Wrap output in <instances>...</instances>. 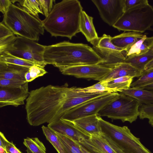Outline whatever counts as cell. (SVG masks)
Here are the masks:
<instances>
[{"label": "cell", "mask_w": 153, "mask_h": 153, "mask_svg": "<svg viewBox=\"0 0 153 153\" xmlns=\"http://www.w3.org/2000/svg\"><path fill=\"white\" fill-rule=\"evenodd\" d=\"M12 4L11 0H0V11L3 14H5L7 11L9 7Z\"/></svg>", "instance_id": "cell-41"}, {"label": "cell", "mask_w": 153, "mask_h": 153, "mask_svg": "<svg viewBox=\"0 0 153 153\" xmlns=\"http://www.w3.org/2000/svg\"><path fill=\"white\" fill-rule=\"evenodd\" d=\"M80 148L83 153H90L87 151L82 146L80 145Z\"/></svg>", "instance_id": "cell-48"}, {"label": "cell", "mask_w": 153, "mask_h": 153, "mask_svg": "<svg viewBox=\"0 0 153 153\" xmlns=\"http://www.w3.org/2000/svg\"><path fill=\"white\" fill-rule=\"evenodd\" d=\"M55 132L62 143L65 153H83L79 143L66 136Z\"/></svg>", "instance_id": "cell-29"}, {"label": "cell", "mask_w": 153, "mask_h": 153, "mask_svg": "<svg viewBox=\"0 0 153 153\" xmlns=\"http://www.w3.org/2000/svg\"><path fill=\"white\" fill-rule=\"evenodd\" d=\"M93 18L82 10L81 13L79 28L87 41L91 42L99 37L93 23Z\"/></svg>", "instance_id": "cell-20"}, {"label": "cell", "mask_w": 153, "mask_h": 153, "mask_svg": "<svg viewBox=\"0 0 153 153\" xmlns=\"http://www.w3.org/2000/svg\"><path fill=\"white\" fill-rule=\"evenodd\" d=\"M45 45L35 41L21 36H17L13 45L7 51L19 57L37 63L45 67L43 54Z\"/></svg>", "instance_id": "cell-9"}, {"label": "cell", "mask_w": 153, "mask_h": 153, "mask_svg": "<svg viewBox=\"0 0 153 153\" xmlns=\"http://www.w3.org/2000/svg\"><path fill=\"white\" fill-rule=\"evenodd\" d=\"M5 149L7 153H22L13 143L8 141L6 143Z\"/></svg>", "instance_id": "cell-40"}, {"label": "cell", "mask_w": 153, "mask_h": 153, "mask_svg": "<svg viewBox=\"0 0 153 153\" xmlns=\"http://www.w3.org/2000/svg\"><path fill=\"white\" fill-rule=\"evenodd\" d=\"M153 7L149 3L141 4L125 11L113 27L119 31L142 33L152 30Z\"/></svg>", "instance_id": "cell-6"}, {"label": "cell", "mask_w": 153, "mask_h": 153, "mask_svg": "<svg viewBox=\"0 0 153 153\" xmlns=\"http://www.w3.org/2000/svg\"><path fill=\"white\" fill-rule=\"evenodd\" d=\"M133 78L131 76H127L105 81L107 87L117 89L119 92H120L123 89L130 88Z\"/></svg>", "instance_id": "cell-30"}, {"label": "cell", "mask_w": 153, "mask_h": 153, "mask_svg": "<svg viewBox=\"0 0 153 153\" xmlns=\"http://www.w3.org/2000/svg\"><path fill=\"white\" fill-rule=\"evenodd\" d=\"M72 88L73 91L76 92L88 94L119 92L117 89L110 88L107 87L105 82L103 80L100 81L98 83L87 87L81 88L72 87Z\"/></svg>", "instance_id": "cell-25"}, {"label": "cell", "mask_w": 153, "mask_h": 153, "mask_svg": "<svg viewBox=\"0 0 153 153\" xmlns=\"http://www.w3.org/2000/svg\"><path fill=\"white\" fill-rule=\"evenodd\" d=\"M29 71L31 78L34 80L36 78L42 76L48 73L44 67L39 65H34L30 67Z\"/></svg>", "instance_id": "cell-37"}, {"label": "cell", "mask_w": 153, "mask_h": 153, "mask_svg": "<svg viewBox=\"0 0 153 153\" xmlns=\"http://www.w3.org/2000/svg\"><path fill=\"white\" fill-rule=\"evenodd\" d=\"M45 64L58 68L81 65L102 64L104 60L88 45L64 41L46 46L43 54Z\"/></svg>", "instance_id": "cell-2"}, {"label": "cell", "mask_w": 153, "mask_h": 153, "mask_svg": "<svg viewBox=\"0 0 153 153\" xmlns=\"http://www.w3.org/2000/svg\"><path fill=\"white\" fill-rule=\"evenodd\" d=\"M143 35L141 33L136 32H124L112 37L111 41L114 45L126 51L131 45L141 39Z\"/></svg>", "instance_id": "cell-19"}, {"label": "cell", "mask_w": 153, "mask_h": 153, "mask_svg": "<svg viewBox=\"0 0 153 153\" xmlns=\"http://www.w3.org/2000/svg\"><path fill=\"white\" fill-rule=\"evenodd\" d=\"M28 83L18 87H0V107L8 105L17 107L24 104L29 94Z\"/></svg>", "instance_id": "cell-13"}, {"label": "cell", "mask_w": 153, "mask_h": 153, "mask_svg": "<svg viewBox=\"0 0 153 153\" xmlns=\"http://www.w3.org/2000/svg\"><path fill=\"white\" fill-rule=\"evenodd\" d=\"M149 3L147 0H125L124 8L125 11L137 5Z\"/></svg>", "instance_id": "cell-39"}, {"label": "cell", "mask_w": 153, "mask_h": 153, "mask_svg": "<svg viewBox=\"0 0 153 153\" xmlns=\"http://www.w3.org/2000/svg\"><path fill=\"white\" fill-rule=\"evenodd\" d=\"M76 93L75 96L68 99L64 103L58 113L56 120L61 118L69 111L89 100L111 93L107 92L102 94H88Z\"/></svg>", "instance_id": "cell-15"}, {"label": "cell", "mask_w": 153, "mask_h": 153, "mask_svg": "<svg viewBox=\"0 0 153 153\" xmlns=\"http://www.w3.org/2000/svg\"><path fill=\"white\" fill-rule=\"evenodd\" d=\"M8 141L6 138L4 134L0 132V146L5 149V145L7 142Z\"/></svg>", "instance_id": "cell-42"}, {"label": "cell", "mask_w": 153, "mask_h": 153, "mask_svg": "<svg viewBox=\"0 0 153 153\" xmlns=\"http://www.w3.org/2000/svg\"><path fill=\"white\" fill-rule=\"evenodd\" d=\"M102 135L123 151L129 153H152L126 126H118L99 117Z\"/></svg>", "instance_id": "cell-5"}, {"label": "cell", "mask_w": 153, "mask_h": 153, "mask_svg": "<svg viewBox=\"0 0 153 153\" xmlns=\"http://www.w3.org/2000/svg\"><path fill=\"white\" fill-rule=\"evenodd\" d=\"M140 105L135 99L120 93L118 98L105 105L97 114L100 117L132 123L139 116Z\"/></svg>", "instance_id": "cell-7"}, {"label": "cell", "mask_w": 153, "mask_h": 153, "mask_svg": "<svg viewBox=\"0 0 153 153\" xmlns=\"http://www.w3.org/2000/svg\"><path fill=\"white\" fill-rule=\"evenodd\" d=\"M76 93L67 83L61 86L48 85L30 91L25 106L28 123L38 126L56 120L64 103Z\"/></svg>", "instance_id": "cell-1"}, {"label": "cell", "mask_w": 153, "mask_h": 153, "mask_svg": "<svg viewBox=\"0 0 153 153\" xmlns=\"http://www.w3.org/2000/svg\"><path fill=\"white\" fill-rule=\"evenodd\" d=\"M125 0H92L102 20L113 26L125 12Z\"/></svg>", "instance_id": "cell-12"}, {"label": "cell", "mask_w": 153, "mask_h": 153, "mask_svg": "<svg viewBox=\"0 0 153 153\" xmlns=\"http://www.w3.org/2000/svg\"><path fill=\"white\" fill-rule=\"evenodd\" d=\"M143 73L130 64L126 62L119 63L111 68V71L102 80L107 81L125 76L140 77Z\"/></svg>", "instance_id": "cell-16"}, {"label": "cell", "mask_w": 153, "mask_h": 153, "mask_svg": "<svg viewBox=\"0 0 153 153\" xmlns=\"http://www.w3.org/2000/svg\"><path fill=\"white\" fill-rule=\"evenodd\" d=\"M42 128L46 139L52 145L58 153H65L62 145L53 131L48 126H42Z\"/></svg>", "instance_id": "cell-31"}, {"label": "cell", "mask_w": 153, "mask_h": 153, "mask_svg": "<svg viewBox=\"0 0 153 153\" xmlns=\"http://www.w3.org/2000/svg\"><path fill=\"white\" fill-rule=\"evenodd\" d=\"M23 143L27 153H46L44 145L37 137H27L24 139Z\"/></svg>", "instance_id": "cell-28"}, {"label": "cell", "mask_w": 153, "mask_h": 153, "mask_svg": "<svg viewBox=\"0 0 153 153\" xmlns=\"http://www.w3.org/2000/svg\"><path fill=\"white\" fill-rule=\"evenodd\" d=\"M63 74L100 81L111 71V68L100 64L84 65L59 68Z\"/></svg>", "instance_id": "cell-11"}, {"label": "cell", "mask_w": 153, "mask_h": 153, "mask_svg": "<svg viewBox=\"0 0 153 153\" xmlns=\"http://www.w3.org/2000/svg\"><path fill=\"white\" fill-rule=\"evenodd\" d=\"M43 15L46 17L51 11L55 1L54 0H39Z\"/></svg>", "instance_id": "cell-38"}, {"label": "cell", "mask_w": 153, "mask_h": 153, "mask_svg": "<svg viewBox=\"0 0 153 153\" xmlns=\"http://www.w3.org/2000/svg\"><path fill=\"white\" fill-rule=\"evenodd\" d=\"M151 49L153 52V47Z\"/></svg>", "instance_id": "cell-49"}, {"label": "cell", "mask_w": 153, "mask_h": 153, "mask_svg": "<svg viewBox=\"0 0 153 153\" xmlns=\"http://www.w3.org/2000/svg\"><path fill=\"white\" fill-rule=\"evenodd\" d=\"M48 126L55 132L66 136L78 143L91 137L90 135L72 122L61 118L48 123Z\"/></svg>", "instance_id": "cell-14"}, {"label": "cell", "mask_w": 153, "mask_h": 153, "mask_svg": "<svg viewBox=\"0 0 153 153\" xmlns=\"http://www.w3.org/2000/svg\"><path fill=\"white\" fill-rule=\"evenodd\" d=\"M153 59V52L151 49L145 54L127 57L125 62L130 64L143 73L146 65Z\"/></svg>", "instance_id": "cell-24"}, {"label": "cell", "mask_w": 153, "mask_h": 153, "mask_svg": "<svg viewBox=\"0 0 153 153\" xmlns=\"http://www.w3.org/2000/svg\"><path fill=\"white\" fill-rule=\"evenodd\" d=\"M112 37L104 34L90 42L95 51L104 61L101 65L111 68L125 62L126 58L125 51L114 45L111 42Z\"/></svg>", "instance_id": "cell-8"}, {"label": "cell", "mask_w": 153, "mask_h": 153, "mask_svg": "<svg viewBox=\"0 0 153 153\" xmlns=\"http://www.w3.org/2000/svg\"><path fill=\"white\" fill-rule=\"evenodd\" d=\"M0 62L29 68L34 65H39L37 63L15 56L8 51L0 53Z\"/></svg>", "instance_id": "cell-27"}, {"label": "cell", "mask_w": 153, "mask_h": 153, "mask_svg": "<svg viewBox=\"0 0 153 153\" xmlns=\"http://www.w3.org/2000/svg\"><path fill=\"white\" fill-rule=\"evenodd\" d=\"M139 110L140 118L147 119L149 123L153 127V104H140Z\"/></svg>", "instance_id": "cell-34"}, {"label": "cell", "mask_w": 153, "mask_h": 153, "mask_svg": "<svg viewBox=\"0 0 153 153\" xmlns=\"http://www.w3.org/2000/svg\"><path fill=\"white\" fill-rule=\"evenodd\" d=\"M140 88L153 91V82L149 84L141 87Z\"/></svg>", "instance_id": "cell-44"}, {"label": "cell", "mask_w": 153, "mask_h": 153, "mask_svg": "<svg viewBox=\"0 0 153 153\" xmlns=\"http://www.w3.org/2000/svg\"><path fill=\"white\" fill-rule=\"evenodd\" d=\"M30 68L0 62V79L26 81L25 75Z\"/></svg>", "instance_id": "cell-17"}, {"label": "cell", "mask_w": 153, "mask_h": 153, "mask_svg": "<svg viewBox=\"0 0 153 153\" xmlns=\"http://www.w3.org/2000/svg\"><path fill=\"white\" fill-rule=\"evenodd\" d=\"M99 116L97 114L88 116L72 122L76 126L91 136L102 134Z\"/></svg>", "instance_id": "cell-18"}, {"label": "cell", "mask_w": 153, "mask_h": 153, "mask_svg": "<svg viewBox=\"0 0 153 153\" xmlns=\"http://www.w3.org/2000/svg\"><path fill=\"white\" fill-rule=\"evenodd\" d=\"M77 0H63L55 4L48 16L42 20L43 26L52 36L71 39L80 32V16L82 10Z\"/></svg>", "instance_id": "cell-3"}, {"label": "cell", "mask_w": 153, "mask_h": 153, "mask_svg": "<svg viewBox=\"0 0 153 153\" xmlns=\"http://www.w3.org/2000/svg\"><path fill=\"white\" fill-rule=\"evenodd\" d=\"M153 69V59L146 66L145 70Z\"/></svg>", "instance_id": "cell-46"}, {"label": "cell", "mask_w": 153, "mask_h": 153, "mask_svg": "<svg viewBox=\"0 0 153 153\" xmlns=\"http://www.w3.org/2000/svg\"><path fill=\"white\" fill-rule=\"evenodd\" d=\"M119 95V93L113 92L91 99L69 111L61 118L72 122L81 117L97 114L103 107Z\"/></svg>", "instance_id": "cell-10"}, {"label": "cell", "mask_w": 153, "mask_h": 153, "mask_svg": "<svg viewBox=\"0 0 153 153\" xmlns=\"http://www.w3.org/2000/svg\"><path fill=\"white\" fill-rule=\"evenodd\" d=\"M119 93L133 98L140 104H153V91L140 88H130Z\"/></svg>", "instance_id": "cell-22"}, {"label": "cell", "mask_w": 153, "mask_h": 153, "mask_svg": "<svg viewBox=\"0 0 153 153\" xmlns=\"http://www.w3.org/2000/svg\"><path fill=\"white\" fill-rule=\"evenodd\" d=\"M27 82L25 81L0 79V87L16 88L21 87Z\"/></svg>", "instance_id": "cell-35"}, {"label": "cell", "mask_w": 153, "mask_h": 153, "mask_svg": "<svg viewBox=\"0 0 153 153\" xmlns=\"http://www.w3.org/2000/svg\"><path fill=\"white\" fill-rule=\"evenodd\" d=\"M2 22L15 35L35 41L45 32L42 20L13 3L4 14Z\"/></svg>", "instance_id": "cell-4"}, {"label": "cell", "mask_w": 153, "mask_h": 153, "mask_svg": "<svg viewBox=\"0 0 153 153\" xmlns=\"http://www.w3.org/2000/svg\"><path fill=\"white\" fill-rule=\"evenodd\" d=\"M105 138V137H104ZM108 143H109L110 146L111 147L113 148V149L117 153H127L123 151L122 150L120 149L117 146H116L115 145H114L112 143L109 141V140L106 139Z\"/></svg>", "instance_id": "cell-43"}, {"label": "cell", "mask_w": 153, "mask_h": 153, "mask_svg": "<svg viewBox=\"0 0 153 153\" xmlns=\"http://www.w3.org/2000/svg\"><path fill=\"white\" fill-rule=\"evenodd\" d=\"M152 31H153V30H152Z\"/></svg>", "instance_id": "cell-50"}, {"label": "cell", "mask_w": 153, "mask_h": 153, "mask_svg": "<svg viewBox=\"0 0 153 153\" xmlns=\"http://www.w3.org/2000/svg\"><path fill=\"white\" fill-rule=\"evenodd\" d=\"M153 82V69L145 70L139 78L130 85L131 88H140Z\"/></svg>", "instance_id": "cell-33"}, {"label": "cell", "mask_w": 153, "mask_h": 153, "mask_svg": "<svg viewBox=\"0 0 153 153\" xmlns=\"http://www.w3.org/2000/svg\"><path fill=\"white\" fill-rule=\"evenodd\" d=\"M0 153H7L5 149L4 148L0 146Z\"/></svg>", "instance_id": "cell-47"}, {"label": "cell", "mask_w": 153, "mask_h": 153, "mask_svg": "<svg viewBox=\"0 0 153 153\" xmlns=\"http://www.w3.org/2000/svg\"><path fill=\"white\" fill-rule=\"evenodd\" d=\"M153 47V36L147 37L146 35H144L141 39L135 42L126 50V58L145 54Z\"/></svg>", "instance_id": "cell-21"}, {"label": "cell", "mask_w": 153, "mask_h": 153, "mask_svg": "<svg viewBox=\"0 0 153 153\" xmlns=\"http://www.w3.org/2000/svg\"><path fill=\"white\" fill-rule=\"evenodd\" d=\"M79 143L90 153H104L92 142L91 138Z\"/></svg>", "instance_id": "cell-36"}, {"label": "cell", "mask_w": 153, "mask_h": 153, "mask_svg": "<svg viewBox=\"0 0 153 153\" xmlns=\"http://www.w3.org/2000/svg\"><path fill=\"white\" fill-rule=\"evenodd\" d=\"M17 38L13 32L2 22L0 23V53L7 51Z\"/></svg>", "instance_id": "cell-23"}, {"label": "cell", "mask_w": 153, "mask_h": 153, "mask_svg": "<svg viewBox=\"0 0 153 153\" xmlns=\"http://www.w3.org/2000/svg\"><path fill=\"white\" fill-rule=\"evenodd\" d=\"M11 1L12 3L15 2H18V3L17 4L19 5V7L24 9L30 14L37 18H39V13L43 15L39 0H19Z\"/></svg>", "instance_id": "cell-26"}, {"label": "cell", "mask_w": 153, "mask_h": 153, "mask_svg": "<svg viewBox=\"0 0 153 153\" xmlns=\"http://www.w3.org/2000/svg\"><path fill=\"white\" fill-rule=\"evenodd\" d=\"M25 80L28 82H30L33 80L31 77L29 71L26 73L25 75Z\"/></svg>", "instance_id": "cell-45"}, {"label": "cell", "mask_w": 153, "mask_h": 153, "mask_svg": "<svg viewBox=\"0 0 153 153\" xmlns=\"http://www.w3.org/2000/svg\"><path fill=\"white\" fill-rule=\"evenodd\" d=\"M91 139L104 153H117L102 134L100 135H91Z\"/></svg>", "instance_id": "cell-32"}]
</instances>
